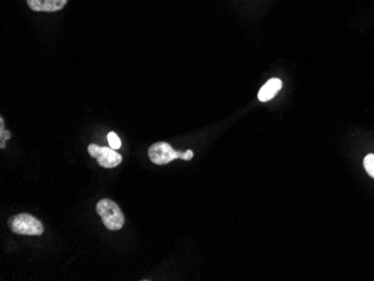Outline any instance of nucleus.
Returning a JSON list of instances; mask_svg holds the SVG:
<instances>
[{"mask_svg": "<svg viewBox=\"0 0 374 281\" xmlns=\"http://www.w3.org/2000/svg\"><path fill=\"white\" fill-rule=\"evenodd\" d=\"M97 212L108 230L118 231L125 225L124 213L118 204L111 199H101L97 204Z\"/></svg>", "mask_w": 374, "mask_h": 281, "instance_id": "f257e3e1", "label": "nucleus"}, {"mask_svg": "<svg viewBox=\"0 0 374 281\" xmlns=\"http://www.w3.org/2000/svg\"><path fill=\"white\" fill-rule=\"evenodd\" d=\"M9 227L13 232L22 236H42L44 232L42 222L26 213L13 216L9 221Z\"/></svg>", "mask_w": 374, "mask_h": 281, "instance_id": "f03ea898", "label": "nucleus"}, {"mask_svg": "<svg viewBox=\"0 0 374 281\" xmlns=\"http://www.w3.org/2000/svg\"><path fill=\"white\" fill-rule=\"evenodd\" d=\"M91 157L97 159L100 166L105 168H114L120 165L122 157L117 153L116 149L111 147H100V146L91 144L88 147Z\"/></svg>", "mask_w": 374, "mask_h": 281, "instance_id": "7ed1b4c3", "label": "nucleus"}, {"mask_svg": "<svg viewBox=\"0 0 374 281\" xmlns=\"http://www.w3.org/2000/svg\"><path fill=\"white\" fill-rule=\"evenodd\" d=\"M181 155L183 153L174 151L173 147L167 142H156L148 151L151 162L156 165H166L174 159L181 158Z\"/></svg>", "mask_w": 374, "mask_h": 281, "instance_id": "20e7f679", "label": "nucleus"}, {"mask_svg": "<svg viewBox=\"0 0 374 281\" xmlns=\"http://www.w3.org/2000/svg\"><path fill=\"white\" fill-rule=\"evenodd\" d=\"M34 12H59L66 7L68 0H26Z\"/></svg>", "mask_w": 374, "mask_h": 281, "instance_id": "39448f33", "label": "nucleus"}, {"mask_svg": "<svg viewBox=\"0 0 374 281\" xmlns=\"http://www.w3.org/2000/svg\"><path fill=\"white\" fill-rule=\"evenodd\" d=\"M283 88V82L279 79H270L268 82L260 89L258 93V99L261 102H267L277 96L278 92Z\"/></svg>", "mask_w": 374, "mask_h": 281, "instance_id": "423d86ee", "label": "nucleus"}, {"mask_svg": "<svg viewBox=\"0 0 374 281\" xmlns=\"http://www.w3.org/2000/svg\"><path fill=\"white\" fill-rule=\"evenodd\" d=\"M363 166L366 168V173L374 179V153H368L363 160Z\"/></svg>", "mask_w": 374, "mask_h": 281, "instance_id": "0eeeda50", "label": "nucleus"}, {"mask_svg": "<svg viewBox=\"0 0 374 281\" xmlns=\"http://www.w3.org/2000/svg\"><path fill=\"white\" fill-rule=\"evenodd\" d=\"M0 148L3 149L6 147V142L10 139V132L8 130H5V126H3V119H0Z\"/></svg>", "mask_w": 374, "mask_h": 281, "instance_id": "6e6552de", "label": "nucleus"}, {"mask_svg": "<svg viewBox=\"0 0 374 281\" xmlns=\"http://www.w3.org/2000/svg\"><path fill=\"white\" fill-rule=\"evenodd\" d=\"M108 142L109 145H110L111 148H114V149H119L120 147H121V142H120L119 137L117 136L114 132H110V134L108 135Z\"/></svg>", "mask_w": 374, "mask_h": 281, "instance_id": "1a4fd4ad", "label": "nucleus"}, {"mask_svg": "<svg viewBox=\"0 0 374 281\" xmlns=\"http://www.w3.org/2000/svg\"><path fill=\"white\" fill-rule=\"evenodd\" d=\"M193 151H185V153H183V155H181V158L183 160H190V159L193 158Z\"/></svg>", "mask_w": 374, "mask_h": 281, "instance_id": "9d476101", "label": "nucleus"}]
</instances>
